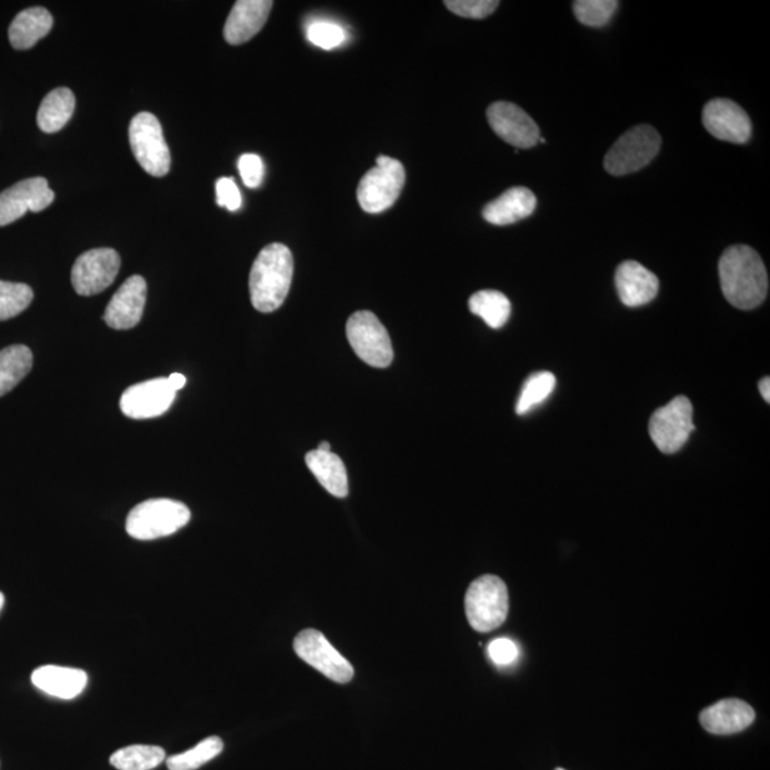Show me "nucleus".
<instances>
[{
  "mask_svg": "<svg viewBox=\"0 0 770 770\" xmlns=\"http://www.w3.org/2000/svg\"><path fill=\"white\" fill-rule=\"evenodd\" d=\"M616 287L619 299L627 307L651 303L658 296L659 280L638 261H623L616 271Z\"/></svg>",
  "mask_w": 770,
  "mask_h": 770,
  "instance_id": "18",
  "label": "nucleus"
},
{
  "mask_svg": "<svg viewBox=\"0 0 770 770\" xmlns=\"http://www.w3.org/2000/svg\"><path fill=\"white\" fill-rule=\"evenodd\" d=\"M88 673L82 669L44 666L34 669L32 683L40 691L59 699H74L88 687Z\"/></svg>",
  "mask_w": 770,
  "mask_h": 770,
  "instance_id": "20",
  "label": "nucleus"
},
{
  "mask_svg": "<svg viewBox=\"0 0 770 770\" xmlns=\"http://www.w3.org/2000/svg\"><path fill=\"white\" fill-rule=\"evenodd\" d=\"M307 38L316 47L330 50L339 48L340 44L344 43L346 32L339 24L319 20V22L311 23L309 29H307Z\"/></svg>",
  "mask_w": 770,
  "mask_h": 770,
  "instance_id": "32",
  "label": "nucleus"
},
{
  "mask_svg": "<svg viewBox=\"0 0 770 770\" xmlns=\"http://www.w3.org/2000/svg\"><path fill=\"white\" fill-rule=\"evenodd\" d=\"M718 267L724 299L737 309H757L767 299V267L749 246L737 244L724 250Z\"/></svg>",
  "mask_w": 770,
  "mask_h": 770,
  "instance_id": "1",
  "label": "nucleus"
},
{
  "mask_svg": "<svg viewBox=\"0 0 770 770\" xmlns=\"http://www.w3.org/2000/svg\"><path fill=\"white\" fill-rule=\"evenodd\" d=\"M753 708L741 699H723L701 713L704 731L713 734H733L744 731L754 721Z\"/></svg>",
  "mask_w": 770,
  "mask_h": 770,
  "instance_id": "19",
  "label": "nucleus"
},
{
  "mask_svg": "<svg viewBox=\"0 0 770 770\" xmlns=\"http://www.w3.org/2000/svg\"><path fill=\"white\" fill-rule=\"evenodd\" d=\"M557 379L556 376L550 371H541L532 374L530 379L523 382L520 399L517 402V414L523 416L538 406H541L543 401L552 394L556 390Z\"/></svg>",
  "mask_w": 770,
  "mask_h": 770,
  "instance_id": "28",
  "label": "nucleus"
},
{
  "mask_svg": "<svg viewBox=\"0 0 770 770\" xmlns=\"http://www.w3.org/2000/svg\"><path fill=\"white\" fill-rule=\"evenodd\" d=\"M537 209V198L530 189L511 188L482 210V218L494 226H508L530 218Z\"/></svg>",
  "mask_w": 770,
  "mask_h": 770,
  "instance_id": "21",
  "label": "nucleus"
},
{
  "mask_svg": "<svg viewBox=\"0 0 770 770\" xmlns=\"http://www.w3.org/2000/svg\"><path fill=\"white\" fill-rule=\"evenodd\" d=\"M33 354L27 346L0 350V397L8 394L32 370Z\"/></svg>",
  "mask_w": 770,
  "mask_h": 770,
  "instance_id": "25",
  "label": "nucleus"
},
{
  "mask_svg": "<svg viewBox=\"0 0 770 770\" xmlns=\"http://www.w3.org/2000/svg\"><path fill=\"white\" fill-rule=\"evenodd\" d=\"M662 139L652 126L629 129L613 143L603 159L609 174L627 176L647 168L661 150Z\"/></svg>",
  "mask_w": 770,
  "mask_h": 770,
  "instance_id": "6",
  "label": "nucleus"
},
{
  "mask_svg": "<svg viewBox=\"0 0 770 770\" xmlns=\"http://www.w3.org/2000/svg\"><path fill=\"white\" fill-rule=\"evenodd\" d=\"M223 749L224 743L219 737H210L196 744L190 751L173 754V757L168 758L166 763H168L169 770H196L210 762L211 759L218 758Z\"/></svg>",
  "mask_w": 770,
  "mask_h": 770,
  "instance_id": "29",
  "label": "nucleus"
},
{
  "mask_svg": "<svg viewBox=\"0 0 770 770\" xmlns=\"http://www.w3.org/2000/svg\"><path fill=\"white\" fill-rule=\"evenodd\" d=\"M491 129L504 142L518 149H531L540 142V128L520 106L510 102H496L487 109Z\"/></svg>",
  "mask_w": 770,
  "mask_h": 770,
  "instance_id": "12",
  "label": "nucleus"
},
{
  "mask_svg": "<svg viewBox=\"0 0 770 770\" xmlns=\"http://www.w3.org/2000/svg\"><path fill=\"white\" fill-rule=\"evenodd\" d=\"M33 300V290L28 284L9 283L0 280V321L23 313Z\"/></svg>",
  "mask_w": 770,
  "mask_h": 770,
  "instance_id": "30",
  "label": "nucleus"
},
{
  "mask_svg": "<svg viewBox=\"0 0 770 770\" xmlns=\"http://www.w3.org/2000/svg\"><path fill=\"white\" fill-rule=\"evenodd\" d=\"M294 274L293 254L287 246L271 243L260 251L250 271V299L260 313L283 306Z\"/></svg>",
  "mask_w": 770,
  "mask_h": 770,
  "instance_id": "2",
  "label": "nucleus"
},
{
  "mask_svg": "<svg viewBox=\"0 0 770 770\" xmlns=\"http://www.w3.org/2000/svg\"><path fill=\"white\" fill-rule=\"evenodd\" d=\"M148 284L140 276L129 277L106 307L103 319L114 330H130L142 320Z\"/></svg>",
  "mask_w": 770,
  "mask_h": 770,
  "instance_id": "16",
  "label": "nucleus"
},
{
  "mask_svg": "<svg viewBox=\"0 0 770 770\" xmlns=\"http://www.w3.org/2000/svg\"><path fill=\"white\" fill-rule=\"evenodd\" d=\"M176 391L168 379H154L129 387L120 399V409L133 420L156 419L170 410Z\"/></svg>",
  "mask_w": 770,
  "mask_h": 770,
  "instance_id": "14",
  "label": "nucleus"
},
{
  "mask_svg": "<svg viewBox=\"0 0 770 770\" xmlns=\"http://www.w3.org/2000/svg\"><path fill=\"white\" fill-rule=\"evenodd\" d=\"M510 598L506 582L494 576L478 578L468 588L466 612L468 622L478 632H491L506 622Z\"/></svg>",
  "mask_w": 770,
  "mask_h": 770,
  "instance_id": "5",
  "label": "nucleus"
},
{
  "mask_svg": "<svg viewBox=\"0 0 770 770\" xmlns=\"http://www.w3.org/2000/svg\"><path fill=\"white\" fill-rule=\"evenodd\" d=\"M317 450H320V451H331L330 442H327V441L321 442L320 447L317 448Z\"/></svg>",
  "mask_w": 770,
  "mask_h": 770,
  "instance_id": "39",
  "label": "nucleus"
},
{
  "mask_svg": "<svg viewBox=\"0 0 770 770\" xmlns=\"http://www.w3.org/2000/svg\"><path fill=\"white\" fill-rule=\"evenodd\" d=\"M120 270V256L113 249H94L79 257L72 269V284L80 296L102 293L113 284Z\"/></svg>",
  "mask_w": 770,
  "mask_h": 770,
  "instance_id": "11",
  "label": "nucleus"
},
{
  "mask_svg": "<svg viewBox=\"0 0 770 770\" xmlns=\"http://www.w3.org/2000/svg\"><path fill=\"white\" fill-rule=\"evenodd\" d=\"M404 184V166L400 160L381 154L377 158V166L362 176L357 199L367 213L379 214L394 206Z\"/></svg>",
  "mask_w": 770,
  "mask_h": 770,
  "instance_id": "4",
  "label": "nucleus"
},
{
  "mask_svg": "<svg viewBox=\"0 0 770 770\" xmlns=\"http://www.w3.org/2000/svg\"><path fill=\"white\" fill-rule=\"evenodd\" d=\"M619 8L616 0H577L572 9L576 18L590 28L606 27Z\"/></svg>",
  "mask_w": 770,
  "mask_h": 770,
  "instance_id": "31",
  "label": "nucleus"
},
{
  "mask_svg": "<svg viewBox=\"0 0 770 770\" xmlns=\"http://www.w3.org/2000/svg\"><path fill=\"white\" fill-rule=\"evenodd\" d=\"M130 148L138 163L154 178L169 173L171 158L166 143L162 124L154 114L143 112L134 116L129 128Z\"/></svg>",
  "mask_w": 770,
  "mask_h": 770,
  "instance_id": "7",
  "label": "nucleus"
},
{
  "mask_svg": "<svg viewBox=\"0 0 770 770\" xmlns=\"http://www.w3.org/2000/svg\"><path fill=\"white\" fill-rule=\"evenodd\" d=\"M347 339L367 364L386 369L394 359L389 331L371 311H357L347 321Z\"/></svg>",
  "mask_w": 770,
  "mask_h": 770,
  "instance_id": "8",
  "label": "nucleus"
},
{
  "mask_svg": "<svg viewBox=\"0 0 770 770\" xmlns=\"http://www.w3.org/2000/svg\"><path fill=\"white\" fill-rule=\"evenodd\" d=\"M488 656L500 667L511 666L518 658L517 643L508 638L494 639L488 647Z\"/></svg>",
  "mask_w": 770,
  "mask_h": 770,
  "instance_id": "36",
  "label": "nucleus"
},
{
  "mask_svg": "<svg viewBox=\"0 0 770 770\" xmlns=\"http://www.w3.org/2000/svg\"><path fill=\"white\" fill-rule=\"evenodd\" d=\"M164 759L163 748L153 747V744H132L116 751L110 758V763L119 770H152L163 763Z\"/></svg>",
  "mask_w": 770,
  "mask_h": 770,
  "instance_id": "27",
  "label": "nucleus"
},
{
  "mask_svg": "<svg viewBox=\"0 0 770 770\" xmlns=\"http://www.w3.org/2000/svg\"><path fill=\"white\" fill-rule=\"evenodd\" d=\"M77 108L72 90L58 88L52 90L38 110V126L44 133H57L69 123Z\"/></svg>",
  "mask_w": 770,
  "mask_h": 770,
  "instance_id": "24",
  "label": "nucleus"
},
{
  "mask_svg": "<svg viewBox=\"0 0 770 770\" xmlns=\"http://www.w3.org/2000/svg\"><path fill=\"white\" fill-rule=\"evenodd\" d=\"M556 770H563V769H561V768H558V769H556Z\"/></svg>",
  "mask_w": 770,
  "mask_h": 770,
  "instance_id": "41",
  "label": "nucleus"
},
{
  "mask_svg": "<svg viewBox=\"0 0 770 770\" xmlns=\"http://www.w3.org/2000/svg\"><path fill=\"white\" fill-rule=\"evenodd\" d=\"M54 193L47 179L33 178L0 193V228L23 218L28 211L39 213L53 203Z\"/></svg>",
  "mask_w": 770,
  "mask_h": 770,
  "instance_id": "13",
  "label": "nucleus"
},
{
  "mask_svg": "<svg viewBox=\"0 0 770 770\" xmlns=\"http://www.w3.org/2000/svg\"><path fill=\"white\" fill-rule=\"evenodd\" d=\"M239 171L249 189H257L264 179V163L260 156L248 153L239 159Z\"/></svg>",
  "mask_w": 770,
  "mask_h": 770,
  "instance_id": "34",
  "label": "nucleus"
},
{
  "mask_svg": "<svg viewBox=\"0 0 770 770\" xmlns=\"http://www.w3.org/2000/svg\"><path fill=\"white\" fill-rule=\"evenodd\" d=\"M168 380L171 389H173L176 392L183 389L186 381H188L186 380V377L183 374H179V372L171 374Z\"/></svg>",
  "mask_w": 770,
  "mask_h": 770,
  "instance_id": "37",
  "label": "nucleus"
},
{
  "mask_svg": "<svg viewBox=\"0 0 770 770\" xmlns=\"http://www.w3.org/2000/svg\"><path fill=\"white\" fill-rule=\"evenodd\" d=\"M216 200H218L220 208L230 211H238L241 208L240 190L233 179L221 178L218 180V183H216Z\"/></svg>",
  "mask_w": 770,
  "mask_h": 770,
  "instance_id": "35",
  "label": "nucleus"
},
{
  "mask_svg": "<svg viewBox=\"0 0 770 770\" xmlns=\"http://www.w3.org/2000/svg\"><path fill=\"white\" fill-rule=\"evenodd\" d=\"M471 313L481 317L491 329H501L510 320L511 301L497 290H481L468 301Z\"/></svg>",
  "mask_w": 770,
  "mask_h": 770,
  "instance_id": "26",
  "label": "nucleus"
},
{
  "mask_svg": "<svg viewBox=\"0 0 770 770\" xmlns=\"http://www.w3.org/2000/svg\"><path fill=\"white\" fill-rule=\"evenodd\" d=\"M444 4L452 13L467 19H484L500 7L497 0H447Z\"/></svg>",
  "mask_w": 770,
  "mask_h": 770,
  "instance_id": "33",
  "label": "nucleus"
},
{
  "mask_svg": "<svg viewBox=\"0 0 770 770\" xmlns=\"http://www.w3.org/2000/svg\"><path fill=\"white\" fill-rule=\"evenodd\" d=\"M53 18L44 8H30L20 12L9 28V40L18 50L33 48L52 30Z\"/></svg>",
  "mask_w": 770,
  "mask_h": 770,
  "instance_id": "23",
  "label": "nucleus"
},
{
  "mask_svg": "<svg viewBox=\"0 0 770 770\" xmlns=\"http://www.w3.org/2000/svg\"><path fill=\"white\" fill-rule=\"evenodd\" d=\"M273 2L270 0H239L224 24L226 42L238 47L253 39L263 29Z\"/></svg>",
  "mask_w": 770,
  "mask_h": 770,
  "instance_id": "17",
  "label": "nucleus"
},
{
  "mask_svg": "<svg viewBox=\"0 0 770 770\" xmlns=\"http://www.w3.org/2000/svg\"><path fill=\"white\" fill-rule=\"evenodd\" d=\"M191 512L183 502L156 498L136 506L126 520V531L139 541L173 536L188 526Z\"/></svg>",
  "mask_w": 770,
  "mask_h": 770,
  "instance_id": "3",
  "label": "nucleus"
},
{
  "mask_svg": "<svg viewBox=\"0 0 770 770\" xmlns=\"http://www.w3.org/2000/svg\"><path fill=\"white\" fill-rule=\"evenodd\" d=\"M759 390H761V394L763 397V400L767 402H770V380H769V377H764V379L761 381V384H759Z\"/></svg>",
  "mask_w": 770,
  "mask_h": 770,
  "instance_id": "38",
  "label": "nucleus"
},
{
  "mask_svg": "<svg viewBox=\"0 0 770 770\" xmlns=\"http://www.w3.org/2000/svg\"><path fill=\"white\" fill-rule=\"evenodd\" d=\"M3 606H4V596L2 592H0V611H2Z\"/></svg>",
  "mask_w": 770,
  "mask_h": 770,
  "instance_id": "40",
  "label": "nucleus"
},
{
  "mask_svg": "<svg viewBox=\"0 0 770 770\" xmlns=\"http://www.w3.org/2000/svg\"><path fill=\"white\" fill-rule=\"evenodd\" d=\"M704 129L723 142L743 144L752 136V122L738 103L729 99H713L704 104Z\"/></svg>",
  "mask_w": 770,
  "mask_h": 770,
  "instance_id": "15",
  "label": "nucleus"
},
{
  "mask_svg": "<svg viewBox=\"0 0 770 770\" xmlns=\"http://www.w3.org/2000/svg\"><path fill=\"white\" fill-rule=\"evenodd\" d=\"M293 647L297 656L331 681L349 683L354 678V668L320 631L304 629L296 637Z\"/></svg>",
  "mask_w": 770,
  "mask_h": 770,
  "instance_id": "10",
  "label": "nucleus"
},
{
  "mask_svg": "<svg viewBox=\"0 0 770 770\" xmlns=\"http://www.w3.org/2000/svg\"><path fill=\"white\" fill-rule=\"evenodd\" d=\"M306 464L331 496L337 498L349 496V476L339 456L331 451L313 450L306 456Z\"/></svg>",
  "mask_w": 770,
  "mask_h": 770,
  "instance_id": "22",
  "label": "nucleus"
},
{
  "mask_svg": "<svg viewBox=\"0 0 770 770\" xmlns=\"http://www.w3.org/2000/svg\"><path fill=\"white\" fill-rule=\"evenodd\" d=\"M694 430L692 402L679 396L661 407L649 420V436L659 451L673 454L687 444Z\"/></svg>",
  "mask_w": 770,
  "mask_h": 770,
  "instance_id": "9",
  "label": "nucleus"
}]
</instances>
